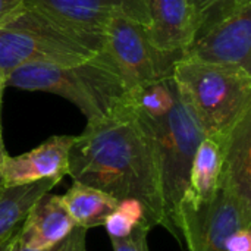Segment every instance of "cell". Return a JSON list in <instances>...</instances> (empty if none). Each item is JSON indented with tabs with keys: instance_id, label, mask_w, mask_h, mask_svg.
<instances>
[{
	"instance_id": "cell-1",
	"label": "cell",
	"mask_w": 251,
	"mask_h": 251,
	"mask_svg": "<svg viewBox=\"0 0 251 251\" xmlns=\"http://www.w3.org/2000/svg\"><path fill=\"white\" fill-rule=\"evenodd\" d=\"M68 175L118 200H138L149 225L168 229L156 147L147 125L128 101L87 122L71 147Z\"/></svg>"
},
{
	"instance_id": "cell-2",
	"label": "cell",
	"mask_w": 251,
	"mask_h": 251,
	"mask_svg": "<svg viewBox=\"0 0 251 251\" xmlns=\"http://www.w3.org/2000/svg\"><path fill=\"white\" fill-rule=\"evenodd\" d=\"M4 85L57 94L74 103L87 122L100 119L128 101L126 87L106 47L75 65H22L4 76Z\"/></svg>"
},
{
	"instance_id": "cell-3",
	"label": "cell",
	"mask_w": 251,
	"mask_h": 251,
	"mask_svg": "<svg viewBox=\"0 0 251 251\" xmlns=\"http://www.w3.org/2000/svg\"><path fill=\"white\" fill-rule=\"evenodd\" d=\"M104 47L106 38L78 32L24 4L0 24V74L28 63H81Z\"/></svg>"
},
{
	"instance_id": "cell-4",
	"label": "cell",
	"mask_w": 251,
	"mask_h": 251,
	"mask_svg": "<svg viewBox=\"0 0 251 251\" xmlns=\"http://www.w3.org/2000/svg\"><path fill=\"white\" fill-rule=\"evenodd\" d=\"M172 75L206 137L224 143L251 110V72L241 66L182 57L175 63Z\"/></svg>"
},
{
	"instance_id": "cell-5",
	"label": "cell",
	"mask_w": 251,
	"mask_h": 251,
	"mask_svg": "<svg viewBox=\"0 0 251 251\" xmlns=\"http://www.w3.org/2000/svg\"><path fill=\"white\" fill-rule=\"evenodd\" d=\"M138 115L147 125L157 153L168 219L166 231H169L178 243H182L178 226L179 204L188 190L194 154L199 144L204 140L206 132L178 85L174 104L166 113L153 118Z\"/></svg>"
},
{
	"instance_id": "cell-6",
	"label": "cell",
	"mask_w": 251,
	"mask_h": 251,
	"mask_svg": "<svg viewBox=\"0 0 251 251\" xmlns=\"http://www.w3.org/2000/svg\"><path fill=\"white\" fill-rule=\"evenodd\" d=\"M106 50L116 63L128 93L171 76L175 63L184 57V51L157 49L146 25L122 13L115 15L106 28Z\"/></svg>"
},
{
	"instance_id": "cell-7",
	"label": "cell",
	"mask_w": 251,
	"mask_h": 251,
	"mask_svg": "<svg viewBox=\"0 0 251 251\" xmlns=\"http://www.w3.org/2000/svg\"><path fill=\"white\" fill-rule=\"evenodd\" d=\"M178 226L188 251H226V243L235 231L251 228V203L219 182L209 201L179 206Z\"/></svg>"
},
{
	"instance_id": "cell-8",
	"label": "cell",
	"mask_w": 251,
	"mask_h": 251,
	"mask_svg": "<svg viewBox=\"0 0 251 251\" xmlns=\"http://www.w3.org/2000/svg\"><path fill=\"white\" fill-rule=\"evenodd\" d=\"M184 57L216 65H235L251 72V3L197 34Z\"/></svg>"
},
{
	"instance_id": "cell-9",
	"label": "cell",
	"mask_w": 251,
	"mask_h": 251,
	"mask_svg": "<svg viewBox=\"0 0 251 251\" xmlns=\"http://www.w3.org/2000/svg\"><path fill=\"white\" fill-rule=\"evenodd\" d=\"M57 22L82 34L106 38V28L115 15H126L146 26L150 24L144 0H24Z\"/></svg>"
},
{
	"instance_id": "cell-10",
	"label": "cell",
	"mask_w": 251,
	"mask_h": 251,
	"mask_svg": "<svg viewBox=\"0 0 251 251\" xmlns=\"http://www.w3.org/2000/svg\"><path fill=\"white\" fill-rule=\"evenodd\" d=\"M74 141V135H53L24 154L6 156L3 185L16 187L49 178H63L68 175L69 151Z\"/></svg>"
},
{
	"instance_id": "cell-11",
	"label": "cell",
	"mask_w": 251,
	"mask_h": 251,
	"mask_svg": "<svg viewBox=\"0 0 251 251\" xmlns=\"http://www.w3.org/2000/svg\"><path fill=\"white\" fill-rule=\"evenodd\" d=\"M151 43L165 51H185L193 43L197 22L188 0H144Z\"/></svg>"
},
{
	"instance_id": "cell-12",
	"label": "cell",
	"mask_w": 251,
	"mask_h": 251,
	"mask_svg": "<svg viewBox=\"0 0 251 251\" xmlns=\"http://www.w3.org/2000/svg\"><path fill=\"white\" fill-rule=\"evenodd\" d=\"M75 222L69 216L62 196L44 194L26 213L18 228V244L28 250H43L63 240L72 229Z\"/></svg>"
},
{
	"instance_id": "cell-13",
	"label": "cell",
	"mask_w": 251,
	"mask_h": 251,
	"mask_svg": "<svg viewBox=\"0 0 251 251\" xmlns=\"http://www.w3.org/2000/svg\"><path fill=\"white\" fill-rule=\"evenodd\" d=\"M221 184L251 203V110L238 121L224 141Z\"/></svg>"
},
{
	"instance_id": "cell-14",
	"label": "cell",
	"mask_w": 251,
	"mask_h": 251,
	"mask_svg": "<svg viewBox=\"0 0 251 251\" xmlns=\"http://www.w3.org/2000/svg\"><path fill=\"white\" fill-rule=\"evenodd\" d=\"M224 165V143L204 137L199 144L190 172V182L181 204L200 206L209 201L221 182ZM179 204V206H181Z\"/></svg>"
},
{
	"instance_id": "cell-15",
	"label": "cell",
	"mask_w": 251,
	"mask_h": 251,
	"mask_svg": "<svg viewBox=\"0 0 251 251\" xmlns=\"http://www.w3.org/2000/svg\"><path fill=\"white\" fill-rule=\"evenodd\" d=\"M62 200L75 226L85 229L103 226L119 203L113 196L76 181L62 196Z\"/></svg>"
},
{
	"instance_id": "cell-16",
	"label": "cell",
	"mask_w": 251,
	"mask_h": 251,
	"mask_svg": "<svg viewBox=\"0 0 251 251\" xmlns=\"http://www.w3.org/2000/svg\"><path fill=\"white\" fill-rule=\"evenodd\" d=\"M60 181L62 178H49L32 184L4 187L0 191V243L18 231L34 203Z\"/></svg>"
},
{
	"instance_id": "cell-17",
	"label": "cell",
	"mask_w": 251,
	"mask_h": 251,
	"mask_svg": "<svg viewBox=\"0 0 251 251\" xmlns=\"http://www.w3.org/2000/svg\"><path fill=\"white\" fill-rule=\"evenodd\" d=\"M149 224L146 221L144 206L135 199L119 200L116 209L106 219L104 225L110 238H121L131 234L138 225Z\"/></svg>"
},
{
	"instance_id": "cell-18",
	"label": "cell",
	"mask_w": 251,
	"mask_h": 251,
	"mask_svg": "<svg viewBox=\"0 0 251 251\" xmlns=\"http://www.w3.org/2000/svg\"><path fill=\"white\" fill-rule=\"evenodd\" d=\"M188 3L196 16L197 35L251 0H188Z\"/></svg>"
},
{
	"instance_id": "cell-19",
	"label": "cell",
	"mask_w": 251,
	"mask_h": 251,
	"mask_svg": "<svg viewBox=\"0 0 251 251\" xmlns=\"http://www.w3.org/2000/svg\"><path fill=\"white\" fill-rule=\"evenodd\" d=\"M87 231L88 229H85V228L75 226L63 240H60L54 246L43 249V250H28V249L19 246L18 240H16L10 251H88L87 250Z\"/></svg>"
},
{
	"instance_id": "cell-20",
	"label": "cell",
	"mask_w": 251,
	"mask_h": 251,
	"mask_svg": "<svg viewBox=\"0 0 251 251\" xmlns=\"http://www.w3.org/2000/svg\"><path fill=\"white\" fill-rule=\"evenodd\" d=\"M151 229L149 224H141L125 237L110 238L113 251H149L147 235Z\"/></svg>"
},
{
	"instance_id": "cell-21",
	"label": "cell",
	"mask_w": 251,
	"mask_h": 251,
	"mask_svg": "<svg viewBox=\"0 0 251 251\" xmlns=\"http://www.w3.org/2000/svg\"><path fill=\"white\" fill-rule=\"evenodd\" d=\"M226 251H251V228L235 231L226 243Z\"/></svg>"
},
{
	"instance_id": "cell-22",
	"label": "cell",
	"mask_w": 251,
	"mask_h": 251,
	"mask_svg": "<svg viewBox=\"0 0 251 251\" xmlns=\"http://www.w3.org/2000/svg\"><path fill=\"white\" fill-rule=\"evenodd\" d=\"M24 6V0H0V24Z\"/></svg>"
},
{
	"instance_id": "cell-23",
	"label": "cell",
	"mask_w": 251,
	"mask_h": 251,
	"mask_svg": "<svg viewBox=\"0 0 251 251\" xmlns=\"http://www.w3.org/2000/svg\"><path fill=\"white\" fill-rule=\"evenodd\" d=\"M0 110H1V104H0ZM7 153L4 150V143H3V137H1V125H0V191L4 188L3 185V163L6 159Z\"/></svg>"
},
{
	"instance_id": "cell-24",
	"label": "cell",
	"mask_w": 251,
	"mask_h": 251,
	"mask_svg": "<svg viewBox=\"0 0 251 251\" xmlns=\"http://www.w3.org/2000/svg\"><path fill=\"white\" fill-rule=\"evenodd\" d=\"M16 232H18V231H16ZM16 232H15L12 237H9V238H6L4 241L0 243V251L12 250V247H13V244H15V241H16Z\"/></svg>"
},
{
	"instance_id": "cell-25",
	"label": "cell",
	"mask_w": 251,
	"mask_h": 251,
	"mask_svg": "<svg viewBox=\"0 0 251 251\" xmlns=\"http://www.w3.org/2000/svg\"><path fill=\"white\" fill-rule=\"evenodd\" d=\"M4 76L0 74V104H1V97H3V90H4Z\"/></svg>"
}]
</instances>
